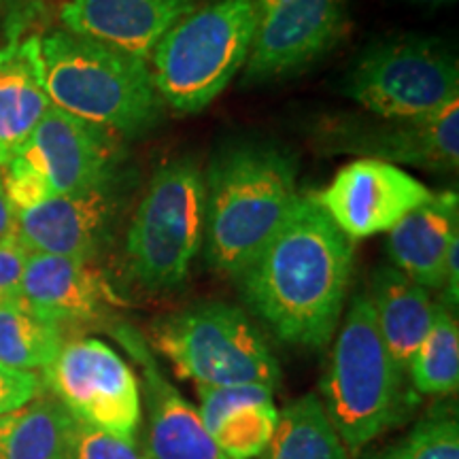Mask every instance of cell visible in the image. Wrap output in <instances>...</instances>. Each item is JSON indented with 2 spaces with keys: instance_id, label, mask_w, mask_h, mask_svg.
Segmentation results:
<instances>
[{
  "instance_id": "cell-1",
  "label": "cell",
  "mask_w": 459,
  "mask_h": 459,
  "mask_svg": "<svg viewBox=\"0 0 459 459\" xmlns=\"http://www.w3.org/2000/svg\"><path fill=\"white\" fill-rule=\"evenodd\" d=\"M353 268L344 237L315 196L296 209L237 279L247 307L296 347L328 344L342 317Z\"/></svg>"
},
{
  "instance_id": "cell-2",
  "label": "cell",
  "mask_w": 459,
  "mask_h": 459,
  "mask_svg": "<svg viewBox=\"0 0 459 459\" xmlns=\"http://www.w3.org/2000/svg\"><path fill=\"white\" fill-rule=\"evenodd\" d=\"M204 186L206 260L238 279L296 209V164L277 147H232L215 158Z\"/></svg>"
},
{
  "instance_id": "cell-3",
  "label": "cell",
  "mask_w": 459,
  "mask_h": 459,
  "mask_svg": "<svg viewBox=\"0 0 459 459\" xmlns=\"http://www.w3.org/2000/svg\"><path fill=\"white\" fill-rule=\"evenodd\" d=\"M41 68L51 105L117 136L147 132L164 111L147 62L65 28L41 37Z\"/></svg>"
},
{
  "instance_id": "cell-4",
  "label": "cell",
  "mask_w": 459,
  "mask_h": 459,
  "mask_svg": "<svg viewBox=\"0 0 459 459\" xmlns=\"http://www.w3.org/2000/svg\"><path fill=\"white\" fill-rule=\"evenodd\" d=\"M404 377L378 332L368 291H359L336 334L319 398L349 455L404 417Z\"/></svg>"
},
{
  "instance_id": "cell-5",
  "label": "cell",
  "mask_w": 459,
  "mask_h": 459,
  "mask_svg": "<svg viewBox=\"0 0 459 459\" xmlns=\"http://www.w3.org/2000/svg\"><path fill=\"white\" fill-rule=\"evenodd\" d=\"M255 0H213L181 17L149 57L160 99L200 113L243 71L254 43Z\"/></svg>"
},
{
  "instance_id": "cell-6",
  "label": "cell",
  "mask_w": 459,
  "mask_h": 459,
  "mask_svg": "<svg viewBox=\"0 0 459 459\" xmlns=\"http://www.w3.org/2000/svg\"><path fill=\"white\" fill-rule=\"evenodd\" d=\"M152 342L196 387H279L281 368L254 321L238 307L204 302L152 325Z\"/></svg>"
},
{
  "instance_id": "cell-7",
  "label": "cell",
  "mask_w": 459,
  "mask_h": 459,
  "mask_svg": "<svg viewBox=\"0 0 459 459\" xmlns=\"http://www.w3.org/2000/svg\"><path fill=\"white\" fill-rule=\"evenodd\" d=\"M204 172L192 158L156 170L126 238L130 273L152 291L179 287L204 240Z\"/></svg>"
},
{
  "instance_id": "cell-8",
  "label": "cell",
  "mask_w": 459,
  "mask_h": 459,
  "mask_svg": "<svg viewBox=\"0 0 459 459\" xmlns=\"http://www.w3.org/2000/svg\"><path fill=\"white\" fill-rule=\"evenodd\" d=\"M119 158L117 134L51 105L26 145L3 169L4 192L17 215L49 198L111 186Z\"/></svg>"
},
{
  "instance_id": "cell-9",
  "label": "cell",
  "mask_w": 459,
  "mask_h": 459,
  "mask_svg": "<svg viewBox=\"0 0 459 459\" xmlns=\"http://www.w3.org/2000/svg\"><path fill=\"white\" fill-rule=\"evenodd\" d=\"M459 68L443 43L398 37L375 43L347 77V96L378 119L426 117L457 100Z\"/></svg>"
},
{
  "instance_id": "cell-10",
  "label": "cell",
  "mask_w": 459,
  "mask_h": 459,
  "mask_svg": "<svg viewBox=\"0 0 459 459\" xmlns=\"http://www.w3.org/2000/svg\"><path fill=\"white\" fill-rule=\"evenodd\" d=\"M45 385L79 423L136 438L143 421L139 378L107 342L99 338L65 342L45 368Z\"/></svg>"
},
{
  "instance_id": "cell-11",
  "label": "cell",
  "mask_w": 459,
  "mask_h": 459,
  "mask_svg": "<svg viewBox=\"0 0 459 459\" xmlns=\"http://www.w3.org/2000/svg\"><path fill=\"white\" fill-rule=\"evenodd\" d=\"M257 22L243 74L260 83L300 71L334 48L347 28L342 0H255Z\"/></svg>"
},
{
  "instance_id": "cell-12",
  "label": "cell",
  "mask_w": 459,
  "mask_h": 459,
  "mask_svg": "<svg viewBox=\"0 0 459 459\" xmlns=\"http://www.w3.org/2000/svg\"><path fill=\"white\" fill-rule=\"evenodd\" d=\"M432 194L426 183L400 166L359 158L342 166L315 198L344 237L359 240L389 232Z\"/></svg>"
},
{
  "instance_id": "cell-13",
  "label": "cell",
  "mask_w": 459,
  "mask_h": 459,
  "mask_svg": "<svg viewBox=\"0 0 459 459\" xmlns=\"http://www.w3.org/2000/svg\"><path fill=\"white\" fill-rule=\"evenodd\" d=\"M325 132L334 152L449 172L459 162V99L426 117L344 122Z\"/></svg>"
},
{
  "instance_id": "cell-14",
  "label": "cell",
  "mask_w": 459,
  "mask_h": 459,
  "mask_svg": "<svg viewBox=\"0 0 459 459\" xmlns=\"http://www.w3.org/2000/svg\"><path fill=\"white\" fill-rule=\"evenodd\" d=\"M119 211L113 183L90 192L56 196L15 215V237L28 254L94 260Z\"/></svg>"
},
{
  "instance_id": "cell-15",
  "label": "cell",
  "mask_w": 459,
  "mask_h": 459,
  "mask_svg": "<svg viewBox=\"0 0 459 459\" xmlns=\"http://www.w3.org/2000/svg\"><path fill=\"white\" fill-rule=\"evenodd\" d=\"M115 338L141 366L145 385V449L149 459H228L206 432L198 409L170 385L158 361L130 325L113 330Z\"/></svg>"
},
{
  "instance_id": "cell-16",
  "label": "cell",
  "mask_w": 459,
  "mask_h": 459,
  "mask_svg": "<svg viewBox=\"0 0 459 459\" xmlns=\"http://www.w3.org/2000/svg\"><path fill=\"white\" fill-rule=\"evenodd\" d=\"M196 0H65L60 24L66 32L149 62L156 45Z\"/></svg>"
},
{
  "instance_id": "cell-17",
  "label": "cell",
  "mask_w": 459,
  "mask_h": 459,
  "mask_svg": "<svg viewBox=\"0 0 459 459\" xmlns=\"http://www.w3.org/2000/svg\"><path fill=\"white\" fill-rule=\"evenodd\" d=\"M20 300L57 325L88 324L119 302L91 260L45 254H28Z\"/></svg>"
},
{
  "instance_id": "cell-18",
  "label": "cell",
  "mask_w": 459,
  "mask_h": 459,
  "mask_svg": "<svg viewBox=\"0 0 459 459\" xmlns=\"http://www.w3.org/2000/svg\"><path fill=\"white\" fill-rule=\"evenodd\" d=\"M51 102L43 83L41 34L11 32L0 48V169L17 156Z\"/></svg>"
},
{
  "instance_id": "cell-19",
  "label": "cell",
  "mask_w": 459,
  "mask_h": 459,
  "mask_svg": "<svg viewBox=\"0 0 459 459\" xmlns=\"http://www.w3.org/2000/svg\"><path fill=\"white\" fill-rule=\"evenodd\" d=\"M459 238V200L455 189L434 192L432 198L406 213L387 232L392 266L426 290H440L443 268L453 240Z\"/></svg>"
},
{
  "instance_id": "cell-20",
  "label": "cell",
  "mask_w": 459,
  "mask_h": 459,
  "mask_svg": "<svg viewBox=\"0 0 459 459\" xmlns=\"http://www.w3.org/2000/svg\"><path fill=\"white\" fill-rule=\"evenodd\" d=\"M368 296L387 351L406 375L412 355L432 325L438 304L426 287L415 283L395 266L377 268Z\"/></svg>"
},
{
  "instance_id": "cell-21",
  "label": "cell",
  "mask_w": 459,
  "mask_h": 459,
  "mask_svg": "<svg viewBox=\"0 0 459 459\" xmlns=\"http://www.w3.org/2000/svg\"><path fill=\"white\" fill-rule=\"evenodd\" d=\"M77 419L56 398L0 415V459H71Z\"/></svg>"
},
{
  "instance_id": "cell-22",
  "label": "cell",
  "mask_w": 459,
  "mask_h": 459,
  "mask_svg": "<svg viewBox=\"0 0 459 459\" xmlns=\"http://www.w3.org/2000/svg\"><path fill=\"white\" fill-rule=\"evenodd\" d=\"M257 459H349V451L321 400L307 394L279 411L277 429Z\"/></svg>"
},
{
  "instance_id": "cell-23",
  "label": "cell",
  "mask_w": 459,
  "mask_h": 459,
  "mask_svg": "<svg viewBox=\"0 0 459 459\" xmlns=\"http://www.w3.org/2000/svg\"><path fill=\"white\" fill-rule=\"evenodd\" d=\"M62 328L20 302L0 307V364L17 370H45L57 358Z\"/></svg>"
},
{
  "instance_id": "cell-24",
  "label": "cell",
  "mask_w": 459,
  "mask_h": 459,
  "mask_svg": "<svg viewBox=\"0 0 459 459\" xmlns=\"http://www.w3.org/2000/svg\"><path fill=\"white\" fill-rule=\"evenodd\" d=\"M412 387L423 395L443 398L459 385V328L449 308L438 304L426 338L406 368Z\"/></svg>"
},
{
  "instance_id": "cell-25",
  "label": "cell",
  "mask_w": 459,
  "mask_h": 459,
  "mask_svg": "<svg viewBox=\"0 0 459 459\" xmlns=\"http://www.w3.org/2000/svg\"><path fill=\"white\" fill-rule=\"evenodd\" d=\"M279 423V409L273 400L251 402L230 411L211 429V438L228 459H257L271 443Z\"/></svg>"
},
{
  "instance_id": "cell-26",
  "label": "cell",
  "mask_w": 459,
  "mask_h": 459,
  "mask_svg": "<svg viewBox=\"0 0 459 459\" xmlns=\"http://www.w3.org/2000/svg\"><path fill=\"white\" fill-rule=\"evenodd\" d=\"M377 459H459V423L449 409L429 412Z\"/></svg>"
},
{
  "instance_id": "cell-27",
  "label": "cell",
  "mask_w": 459,
  "mask_h": 459,
  "mask_svg": "<svg viewBox=\"0 0 459 459\" xmlns=\"http://www.w3.org/2000/svg\"><path fill=\"white\" fill-rule=\"evenodd\" d=\"M71 459H149L145 445L77 421Z\"/></svg>"
},
{
  "instance_id": "cell-28",
  "label": "cell",
  "mask_w": 459,
  "mask_h": 459,
  "mask_svg": "<svg viewBox=\"0 0 459 459\" xmlns=\"http://www.w3.org/2000/svg\"><path fill=\"white\" fill-rule=\"evenodd\" d=\"M26 260L28 251L15 237V232L0 240V307L20 302L22 274H24Z\"/></svg>"
},
{
  "instance_id": "cell-29",
  "label": "cell",
  "mask_w": 459,
  "mask_h": 459,
  "mask_svg": "<svg viewBox=\"0 0 459 459\" xmlns=\"http://www.w3.org/2000/svg\"><path fill=\"white\" fill-rule=\"evenodd\" d=\"M43 387V378H39L37 372L9 368L0 364V415L11 412L15 409L39 398Z\"/></svg>"
},
{
  "instance_id": "cell-30",
  "label": "cell",
  "mask_w": 459,
  "mask_h": 459,
  "mask_svg": "<svg viewBox=\"0 0 459 459\" xmlns=\"http://www.w3.org/2000/svg\"><path fill=\"white\" fill-rule=\"evenodd\" d=\"M24 11H28V7L22 4V0H0V34L7 28L22 24Z\"/></svg>"
},
{
  "instance_id": "cell-31",
  "label": "cell",
  "mask_w": 459,
  "mask_h": 459,
  "mask_svg": "<svg viewBox=\"0 0 459 459\" xmlns=\"http://www.w3.org/2000/svg\"><path fill=\"white\" fill-rule=\"evenodd\" d=\"M15 232V211L11 206L7 192H4L3 169H0V240Z\"/></svg>"
},
{
  "instance_id": "cell-32",
  "label": "cell",
  "mask_w": 459,
  "mask_h": 459,
  "mask_svg": "<svg viewBox=\"0 0 459 459\" xmlns=\"http://www.w3.org/2000/svg\"><path fill=\"white\" fill-rule=\"evenodd\" d=\"M419 3H449V0H419Z\"/></svg>"
}]
</instances>
